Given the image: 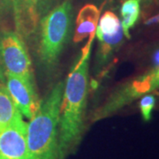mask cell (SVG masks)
<instances>
[{
  "instance_id": "cell-1",
  "label": "cell",
  "mask_w": 159,
  "mask_h": 159,
  "mask_svg": "<svg viewBox=\"0 0 159 159\" xmlns=\"http://www.w3.org/2000/svg\"><path fill=\"white\" fill-rule=\"evenodd\" d=\"M90 51L82 50L80 60L70 72L59 118L58 159H63L72 144L79 137L82 126L83 111L88 92V72Z\"/></svg>"
},
{
  "instance_id": "cell-2",
  "label": "cell",
  "mask_w": 159,
  "mask_h": 159,
  "mask_svg": "<svg viewBox=\"0 0 159 159\" xmlns=\"http://www.w3.org/2000/svg\"><path fill=\"white\" fill-rule=\"evenodd\" d=\"M64 87L57 83L27 125L28 159H58L57 126Z\"/></svg>"
},
{
  "instance_id": "cell-3",
  "label": "cell",
  "mask_w": 159,
  "mask_h": 159,
  "mask_svg": "<svg viewBox=\"0 0 159 159\" xmlns=\"http://www.w3.org/2000/svg\"><path fill=\"white\" fill-rule=\"evenodd\" d=\"M72 11L71 2L65 0L42 18L38 53L41 62L47 68L56 65L68 38Z\"/></svg>"
},
{
  "instance_id": "cell-4",
  "label": "cell",
  "mask_w": 159,
  "mask_h": 159,
  "mask_svg": "<svg viewBox=\"0 0 159 159\" xmlns=\"http://www.w3.org/2000/svg\"><path fill=\"white\" fill-rule=\"evenodd\" d=\"M7 74L33 81L31 60L20 35L11 30L0 32V80Z\"/></svg>"
},
{
  "instance_id": "cell-5",
  "label": "cell",
  "mask_w": 159,
  "mask_h": 159,
  "mask_svg": "<svg viewBox=\"0 0 159 159\" xmlns=\"http://www.w3.org/2000/svg\"><path fill=\"white\" fill-rule=\"evenodd\" d=\"M27 125L21 117L0 131V159H28Z\"/></svg>"
},
{
  "instance_id": "cell-6",
  "label": "cell",
  "mask_w": 159,
  "mask_h": 159,
  "mask_svg": "<svg viewBox=\"0 0 159 159\" xmlns=\"http://www.w3.org/2000/svg\"><path fill=\"white\" fill-rule=\"evenodd\" d=\"M20 113L31 119L39 107L33 81L20 76L7 74L4 82Z\"/></svg>"
},
{
  "instance_id": "cell-7",
  "label": "cell",
  "mask_w": 159,
  "mask_h": 159,
  "mask_svg": "<svg viewBox=\"0 0 159 159\" xmlns=\"http://www.w3.org/2000/svg\"><path fill=\"white\" fill-rule=\"evenodd\" d=\"M39 0H4L13 13L14 24L20 35L29 36L37 27Z\"/></svg>"
},
{
  "instance_id": "cell-8",
  "label": "cell",
  "mask_w": 159,
  "mask_h": 159,
  "mask_svg": "<svg viewBox=\"0 0 159 159\" xmlns=\"http://www.w3.org/2000/svg\"><path fill=\"white\" fill-rule=\"evenodd\" d=\"M100 19V10L93 4H87L80 10L76 19L74 43H80L89 36L88 43H92Z\"/></svg>"
},
{
  "instance_id": "cell-9",
  "label": "cell",
  "mask_w": 159,
  "mask_h": 159,
  "mask_svg": "<svg viewBox=\"0 0 159 159\" xmlns=\"http://www.w3.org/2000/svg\"><path fill=\"white\" fill-rule=\"evenodd\" d=\"M22 117L4 84H0V131Z\"/></svg>"
},
{
  "instance_id": "cell-10",
  "label": "cell",
  "mask_w": 159,
  "mask_h": 159,
  "mask_svg": "<svg viewBox=\"0 0 159 159\" xmlns=\"http://www.w3.org/2000/svg\"><path fill=\"white\" fill-rule=\"evenodd\" d=\"M127 88L134 99L159 89V67L132 81Z\"/></svg>"
},
{
  "instance_id": "cell-11",
  "label": "cell",
  "mask_w": 159,
  "mask_h": 159,
  "mask_svg": "<svg viewBox=\"0 0 159 159\" xmlns=\"http://www.w3.org/2000/svg\"><path fill=\"white\" fill-rule=\"evenodd\" d=\"M142 0H125L121 6V29L126 38H130V29L137 22L141 11Z\"/></svg>"
},
{
  "instance_id": "cell-12",
  "label": "cell",
  "mask_w": 159,
  "mask_h": 159,
  "mask_svg": "<svg viewBox=\"0 0 159 159\" xmlns=\"http://www.w3.org/2000/svg\"><path fill=\"white\" fill-rule=\"evenodd\" d=\"M121 29V23L118 16L111 11H106L99 19L97 34L98 39L103 35H113Z\"/></svg>"
},
{
  "instance_id": "cell-13",
  "label": "cell",
  "mask_w": 159,
  "mask_h": 159,
  "mask_svg": "<svg viewBox=\"0 0 159 159\" xmlns=\"http://www.w3.org/2000/svg\"><path fill=\"white\" fill-rule=\"evenodd\" d=\"M123 38V31L122 29L119 30L113 35H103L99 38V42L101 43L100 54L102 58H105L110 55V53L113 51L115 47L119 45Z\"/></svg>"
},
{
  "instance_id": "cell-14",
  "label": "cell",
  "mask_w": 159,
  "mask_h": 159,
  "mask_svg": "<svg viewBox=\"0 0 159 159\" xmlns=\"http://www.w3.org/2000/svg\"><path fill=\"white\" fill-rule=\"evenodd\" d=\"M156 104V98L153 95L144 96L140 101V110L142 119L148 122L152 118V111Z\"/></svg>"
},
{
  "instance_id": "cell-15",
  "label": "cell",
  "mask_w": 159,
  "mask_h": 159,
  "mask_svg": "<svg viewBox=\"0 0 159 159\" xmlns=\"http://www.w3.org/2000/svg\"><path fill=\"white\" fill-rule=\"evenodd\" d=\"M59 0H39L38 2V13L39 17L44 16L48 11L57 5Z\"/></svg>"
},
{
  "instance_id": "cell-16",
  "label": "cell",
  "mask_w": 159,
  "mask_h": 159,
  "mask_svg": "<svg viewBox=\"0 0 159 159\" xmlns=\"http://www.w3.org/2000/svg\"><path fill=\"white\" fill-rule=\"evenodd\" d=\"M157 23H159V13L155 15V16H152L151 18H149L148 20H147L145 21L146 25H152V24H157Z\"/></svg>"
},
{
  "instance_id": "cell-17",
  "label": "cell",
  "mask_w": 159,
  "mask_h": 159,
  "mask_svg": "<svg viewBox=\"0 0 159 159\" xmlns=\"http://www.w3.org/2000/svg\"><path fill=\"white\" fill-rule=\"evenodd\" d=\"M153 62L155 66H156V68L159 67V50H157V51L155 52V54H154Z\"/></svg>"
}]
</instances>
